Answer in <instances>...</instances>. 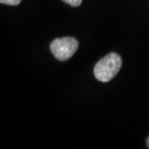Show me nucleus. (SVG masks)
I'll return each instance as SVG.
<instances>
[{
	"instance_id": "obj_2",
	"label": "nucleus",
	"mask_w": 149,
	"mask_h": 149,
	"mask_svg": "<svg viewBox=\"0 0 149 149\" xmlns=\"http://www.w3.org/2000/svg\"><path fill=\"white\" fill-rule=\"evenodd\" d=\"M78 42L73 37H62L55 39L50 46L52 53L59 61L69 60L78 49Z\"/></svg>"
},
{
	"instance_id": "obj_5",
	"label": "nucleus",
	"mask_w": 149,
	"mask_h": 149,
	"mask_svg": "<svg viewBox=\"0 0 149 149\" xmlns=\"http://www.w3.org/2000/svg\"><path fill=\"white\" fill-rule=\"evenodd\" d=\"M147 146H148V148H149V137L147 139Z\"/></svg>"
},
{
	"instance_id": "obj_1",
	"label": "nucleus",
	"mask_w": 149,
	"mask_h": 149,
	"mask_svg": "<svg viewBox=\"0 0 149 149\" xmlns=\"http://www.w3.org/2000/svg\"><path fill=\"white\" fill-rule=\"evenodd\" d=\"M122 66L121 56L112 52L100 60L95 66L94 74L98 80L106 83L115 77Z\"/></svg>"
},
{
	"instance_id": "obj_4",
	"label": "nucleus",
	"mask_w": 149,
	"mask_h": 149,
	"mask_svg": "<svg viewBox=\"0 0 149 149\" xmlns=\"http://www.w3.org/2000/svg\"><path fill=\"white\" fill-rule=\"evenodd\" d=\"M62 1H64L65 3H68L70 6H73V7H78L82 3V0H62Z\"/></svg>"
},
{
	"instance_id": "obj_3",
	"label": "nucleus",
	"mask_w": 149,
	"mask_h": 149,
	"mask_svg": "<svg viewBox=\"0 0 149 149\" xmlns=\"http://www.w3.org/2000/svg\"><path fill=\"white\" fill-rule=\"evenodd\" d=\"M22 0H0V3L2 4H7V5L17 6L21 3Z\"/></svg>"
}]
</instances>
